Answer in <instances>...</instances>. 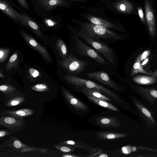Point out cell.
Instances as JSON below:
<instances>
[{
  "mask_svg": "<svg viewBox=\"0 0 157 157\" xmlns=\"http://www.w3.org/2000/svg\"><path fill=\"white\" fill-rule=\"evenodd\" d=\"M64 78L67 82L72 85L79 87H85L97 90L101 93H103L108 95L116 100L123 102V101L112 91L94 82L71 74L65 75Z\"/></svg>",
  "mask_w": 157,
  "mask_h": 157,
  "instance_id": "cell-1",
  "label": "cell"
},
{
  "mask_svg": "<svg viewBox=\"0 0 157 157\" xmlns=\"http://www.w3.org/2000/svg\"><path fill=\"white\" fill-rule=\"evenodd\" d=\"M113 6L120 13L136 15L137 3L135 4L128 0H120L114 3Z\"/></svg>",
  "mask_w": 157,
  "mask_h": 157,
  "instance_id": "cell-11",
  "label": "cell"
},
{
  "mask_svg": "<svg viewBox=\"0 0 157 157\" xmlns=\"http://www.w3.org/2000/svg\"><path fill=\"white\" fill-rule=\"evenodd\" d=\"M97 136L106 139H113L124 137L128 135L125 134L104 132L98 133Z\"/></svg>",
  "mask_w": 157,
  "mask_h": 157,
  "instance_id": "cell-26",
  "label": "cell"
},
{
  "mask_svg": "<svg viewBox=\"0 0 157 157\" xmlns=\"http://www.w3.org/2000/svg\"><path fill=\"white\" fill-rule=\"evenodd\" d=\"M9 50L8 49L1 48L0 50V61L2 63L4 61L7 56Z\"/></svg>",
  "mask_w": 157,
  "mask_h": 157,
  "instance_id": "cell-34",
  "label": "cell"
},
{
  "mask_svg": "<svg viewBox=\"0 0 157 157\" xmlns=\"http://www.w3.org/2000/svg\"><path fill=\"white\" fill-rule=\"evenodd\" d=\"M29 146L26 144L16 137L11 136H9V139L1 145L0 150L2 148L10 147L14 148L16 150L19 151L23 148Z\"/></svg>",
  "mask_w": 157,
  "mask_h": 157,
  "instance_id": "cell-15",
  "label": "cell"
},
{
  "mask_svg": "<svg viewBox=\"0 0 157 157\" xmlns=\"http://www.w3.org/2000/svg\"><path fill=\"white\" fill-rule=\"evenodd\" d=\"M80 90L85 94L93 96L105 101H110V99L102 94L100 92L85 87H79Z\"/></svg>",
  "mask_w": 157,
  "mask_h": 157,
  "instance_id": "cell-25",
  "label": "cell"
},
{
  "mask_svg": "<svg viewBox=\"0 0 157 157\" xmlns=\"http://www.w3.org/2000/svg\"><path fill=\"white\" fill-rule=\"evenodd\" d=\"M150 53L149 50H147L142 52L139 55L140 61L141 62H143L145 59L148 57Z\"/></svg>",
  "mask_w": 157,
  "mask_h": 157,
  "instance_id": "cell-35",
  "label": "cell"
},
{
  "mask_svg": "<svg viewBox=\"0 0 157 157\" xmlns=\"http://www.w3.org/2000/svg\"><path fill=\"white\" fill-rule=\"evenodd\" d=\"M26 124L25 119H21L9 116L0 117V125L7 128L11 132H19Z\"/></svg>",
  "mask_w": 157,
  "mask_h": 157,
  "instance_id": "cell-6",
  "label": "cell"
},
{
  "mask_svg": "<svg viewBox=\"0 0 157 157\" xmlns=\"http://www.w3.org/2000/svg\"><path fill=\"white\" fill-rule=\"evenodd\" d=\"M140 2L137 3L136 15L139 17L142 24L147 25L145 12H144Z\"/></svg>",
  "mask_w": 157,
  "mask_h": 157,
  "instance_id": "cell-28",
  "label": "cell"
},
{
  "mask_svg": "<svg viewBox=\"0 0 157 157\" xmlns=\"http://www.w3.org/2000/svg\"><path fill=\"white\" fill-rule=\"evenodd\" d=\"M57 49L63 59L67 56V50L64 42L61 40H58L56 42Z\"/></svg>",
  "mask_w": 157,
  "mask_h": 157,
  "instance_id": "cell-27",
  "label": "cell"
},
{
  "mask_svg": "<svg viewBox=\"0 0 157 157\" xmlns=\"http://www.w3.org/2000/svg\"><path fill=\"white\" fill-rule=\"evenodd\" d=\"M45 23L48 26H52L55 25L56 23L53 21L52 20L49 19H47L45 20Z\"/></svg>",
  "mask_w": 157,
  "mask_h": 157,
  "instance_id": "cell-39",
  "label": "cell"
},
{
  "mask_svg": "<svg viewBox=\"0 0 157 157\" xmlns=\"http://www.w3.org/2000/svg\"><path fill=\"white\" fill-rule=\"evenodd\" d=\"M34 151H39L44 153H46L47 152V150L44 148L31 147L30 146L24 148L19 150V151L23 153Z\"/></svg>",
  "mask_w": 157,
  "mask_h": 157,
  "instance_id": "cell-30",
  "label": "cell"
},
{
  "mask_svg": "<svg viewBox=\"0 0 157 157\" xmlns=\"http://www.w3.org/2000/svg\"><path fill=\"white\" fill-rule=\"evenodd\" d=\"M155 156L157 157V155H156V156Z\"/></svg>",
  "mask_w": 157,
  "mask_h": 157,
  "instance_id": "cell-45",
  "label": "cell"
},
{
  "mask_svg": "<svg viewBox=\"0 0 157 157\" xmlns=\"http://www.w3.org/2000/svg\"><path fill=\"white\" fill-rule=\"evenodd\" d=\"M25 100V97L22 94L16 91L12 95L5 97V105L6 107H12L18 105Z\"/></svg>",
  "mask_w": 157,
  "mask_h": 157,
  "instance_id": "cell-17",
  "label": "cell"
},
{
  "mask_svg": "<svg viewBox=\"0 0 157 157\" xmlns=\"http://www.w3.org/2000/svg\"><path fill=\"white\" fill-rule=\"evenodd\" d=\"M88 99L95 104L101 106L113 111H118V109L111 104L107 102L105 100L96 98L93 96L86 94Z\"/></svg>",
  "mask_w": 157,
  "mask_h": 157,
  "instance_id": "cell-24",
  "label": "cell"
},
{
  "mask_svg": "<svg viewBox=\"0 0 157 157\" xmlns=\"http://www.w3.org/2000/svg\"><path fill=\"white\" fill-rule=\"evenodd\" d=\"M34 113L33 110L28 109H23L18 110H7L1 112V115H9L16 118L24 119L27 117L32 115Z\"/></svg>",
  "mask_w": 157,
  "mask_h": 157,
  "instance_id": "cell-14",
  "label": "cell"
},
{
  "mask_svg": "<svg viewBox=\"0 0 157 157\" xmlns=\"http://www.w3.org/2000/svg\"><path fill=\"white\" fill-rule=\"evenodd\" d=\"M60 63L68 72L73 74H78L85 70L87 65L86 61L79 59L72 55L67 56Z\"/></svg>",
  "mask_w": 157,
  "mask_h": 157,
  "instance_id": "cell-5",
  "label": "cell"
},
{
  "mask_svg": "<svg viewBox=\"0 0 157 157\" xmlns=\"http://www.w3.org/2000/svg\"><path fill=\"white\" fill-rule=\"evenodd\" d=\"M147 25L151 36L155 37L157 30V6L154 0H144Z\"/></svg>",
  "mask_w": 157,
  "mask_h": 157,
  "instance_id": "cell-3",
  "label": "cell"
},
{
  "mask_svg": "<svg viewBox=\"0 0 157 157\" xmlns=\"http://www.w3.org/2000/svg\"><path fill=\"white\" fill-rule=\"evenodd\" d=\"M18 20L23 24L31 29L39 36L43 37L37 25L25 14L17 13Z\"/></svg>",
  "mask_w": 157,
  "mask_h": 157,
  "instance_id": "cell-16",
  "label": "cell"
},
{
  "mask_svg": "<svg viewBox=\"0 0 157 157\" xmlns=\"http://www.w3.org/2000/svg\"><path fill=\"white\" fill-rule=\"evenodd\" d=\"M29 72L30 75L34 78H36L39 75V72L33 68H31L29 69Z\"/></svg>",
  "mask_w": 157,
  "mask_h": 157,
  "instance_id": "cell-36",
  "label": "cell"
},
{
  "mask_svg": "<svg viewBox=\"0 0 157 157\" xmlns=\"http://www.w3.org/2000/svg\"><path fill=\"white\" fill-rule=\"evenodd\" d=\"M17 56L16 54H14L11 56L9 59L8 65H12L13 62H15L17 58Z\"/></svg>",
  "mask_w": 157,
  "mask_h": 157,
  "instance_id": "cell-38",
  "label": "cell"
},
{
  "mask_svg": "<svg viewBox=\"0 0 157 157\" xmlns=\"http://www.w3.org/2000/svg\"><path fill=\"white\" fill-rule=\"evenodd\" d=\"M21 33L24 40L32 48L38 52L46 60L48 61L51 60L50 55L45 48L25 32L21 31Z\"/></svg>",
  "mask_w": 157,
  "mask_h": 157,
  "instance_id": "cell-10",
  "label": "cell"
},
{
  "mask_svg": "<svg viewBox=\"0 0 157 157\" xmlns=\"http://www.w3.org/2000/svg\"><path fill=\"white\" fill-rule=\"evenodd\" d=\"M151 76L157 78V69L152 73Z\"/></svg>",
  "mask_w": 157,
  "mask_h": 157,
  "instance_id": "cell-42",
  "label": "cell"
},
{
  "mask_svg": "<svg viewBox=\"0 0 157 157\" xmlns=\"http://www.w3.org/2000/svg\"><path fill=\"white\" fill-rule=\"evenodd\" d=\"M82 26L83 30L97 38H121L120 35L102 26L85 22L82 23Z\"/></svg>",
  "mask_w": 157,
  "mask_h": 157,
  "instance_id": "cell-4",
  "label": "cell"
},
{
  "mask_svg": "<svg viewBox=\"0 0 157 157\" xmlns=\"http://www.w3.org/2000/svg\"><path fill=\"white\" fill-rule=\"evenodd\" d=\"M97 123L105 127L116 128L121 125L118 120L112 117L100 118L97 120Z\"/></svg>",
  "mask_w": 157,
  "mask_h": 157,
  "instance_id": "cell-21",
  "label": "cell"
},
{
  "mask_svg": "<svg viewBox=\"0 0 157 157\" xmlns=\"http://www.w3.org/2000/svg\"><path fill=\"white\" fill-rule=\"evenodd\" d=\"M108 155L106 154H102L99 156V157H108Z\"/></svg>",
  "mask_w": 157,
  "mask_h": 157,
  "instance_id": "cell-44",
  "label": "cell"
},
{
  "mask_svg": "<svg viewBox=\"0 0 157 157\" xmlns=\"http://www.w3.org/2000/svg\"><path fill=\"white\" fill-rule=\"evenodd\" d=\"M77 51L81 55L88 57L97 62L103 64H105V60L95 50L87 45L75 36Z\"/></svg>",
  "mask_w": 157,
  "mask_h": 157,
  "instance_id": "cell-7",
  "label": "cell"
},
{
  "mask_svg": "<svg viewBox=\"0 0 157 157\" xmlns=\"http://www.w3.org/2000/svg\"><path fill=\"white\" fill-rule=\"evenodd\" d=\"M132 101L140 113L148 128H153L157 123L151 111L136 98H133Z\"/></svg>",
  "mask_w": 157,
  "mask_h": 157,
  "instance_id": "cell-8",
  "label": "cell"
},
{
  "mask_svg": "<svg viewBox=\"0 0 157 157\" xmlns=\"http://www.w3.org/2000/svg\"><path fill=\"white\" fill-rule=\"evenodd\" d=\"M55 148L63 152H68L71 151V149L68 147L64 146L63 144H53Z\"/></svg>",
  "mask_w": 157,
  "mask_h": 157,
  "instance_id": "cell-33",
  "label": "cell"
},
{
  "mask_svg": "<svg viewBox=\"0 0 157 157\" xmlns=\"http://www.w3.org/2000/svg\"><path fill=\"white\" fill-rule=\"evenodd\" d=\"M86 75L89 78L97 80L104 85L116 90H120V87L115 82L113 81L106 73L98 71L87 73Z\"/></svg>",
  "mask_w": 157,
  "mask_h": 157,
  "instance_id": "cell-9",
  "label": "cell"
},
{
  "mask_svg": "<svg viewBox=\"0 0 157 157\" xmlns=\"http://www.w3.org/2000/svg\"><path fill=\"white\" fill-rule=\"evenodd\" d=\"M0 90L5 95V97L10 96L14 93L16 90L15 87L5 85L0 86Z\"/></svg>",
  "mask_w": 157,
  "mask_h": 157,
  "instance_id": "cell-29",
  "label": "cell"
},
{
  "mask_svg": "<svg viewBox=\"0 0 157 157\" xmlns=\"http://www.w3.org/2000/svg\"><path fill=\"white\" fill-rule=\"evenodd\" d=\"M62 93L66 101L76 109L78 110H85L87 109V107L85 104L76 98L65 89H62Z\"/></svg>",
  "mask_w": 157,
  "mask_h": 157,
  "instance_id": "cell-13",
  "label": "cell"
},
{
  "mask_svg": "<svg viewBox=\"0 0 157 157\" xmlns=\"http://www.w3.org/2000/svg\"><path fill=\"white\" fill-rule=\"evenodd\" d=\"M63 157H75L76 156H75L74 155H71L69 154H63L62 156Z\"/></svg>",
  "mask_w": 157,
  "mask_h": 157,
  "instance_id": "cell-43",
  "label": "cell"
},
{
  "mask_svg": "<svg viewBox=\"0 0 157 157\" xmlns=\"http://www.w3.org/2000/svg\"><path fill=\"white\" fill-rule=\"evenodd\" d=\"M132 79L137 84L145 85L152 84L157 81V78L145 75H137L133 77Z\"/></svg>",
  "mask_w": 157,
  "mask_h": 157,
  "instance_id": "cell-20",
  "label": "cell"
},
{
  "mask_svg": "<svg viewBox=\"0 0 157 157\" xmlns=\"http://www.w3.org/2000/svg\"><path fill=\"white\" fill-rule=\"evenodd\" d=\"M136 148L139 151L157 153V149L141 146L137 147Z\"/></svg>",
  "mask_w": 157,
  "mask_h": 157,
  "instance_id": "cell-32",
  "label": "cell"
},
{
  "mask_svg": "<svg viewBox=\"0 0 157 157\" xmlns=\"http://www.w3.org/2000/svg\"><path fill=\"white\" fill-rule=\"evenodd\" d=\"M137 90L140 95L152 105L157 100V89L137 87Z\"/></svg>",
  "mask_w": 157,
  "mask_h": 157,
  "instance_id": "cell-12",
  "label": "cell"
},
{
  "mask_svg": "<svg viewBox=\"0 0 157 157\" xmlns=\"http://www.w3.org/2000/svg\"><path fill=\"white\" fill-rule=\"evenodd\" d=\"M138 73H142L148 76H151L152 72L145 71L143 68L139 56L136 59L131 69V76H132Z\"/></svg>",
  "mask_w": 157,
  "mask_h": 157,
  "instance_id": "cell-22",
  "label": "cell"
},
{
  "mask_svg": "<svg viewBox=\"0 0 157 157\" xmlns=\"http://www.w3.org/2000/svg\"><path fill=\"white\" fill-rule=\"evenodd\" d=\"M149 59V58L147 57L146 59H145L144 60L143 62H141V64L142 66H144L145 65V64H146L148 61Z\"/></svg>",
  "mask_w": 157,
  "mask_h": 157,
  "instance_id": "cell-41",
  "label": "cell"
},
{
  "mask_svg": "<svg viewBox=\"0 0 157 157\" xmlns=\"http://www.w3.org/2000/svg\"><path fill=\"white\" fill-rule=\"evenodd\" d=\"M39 4L47 10H50L67 4L64 0H38Z\"/></svg>",
  "mask_w": 157,
  "mask_h": 157,
  "instance_id": "cell-19",
  "label": "cell"
},
{
  "mask_svg": "<svg viewBox=\"0 0 157 157\" xmlns=\"http://www.w3.org/2000/svg\"><path fill=\"white\" fill-rule=\"evenodd\" d=\"M87 18L93 24L102 26L107 28H113L119 30H122L119 27L105 19L90 15H88Z\"/></svg>",
  "mask_w": 157,
  "mask_h": 157,
  "instance_id": "cell-18",
  "label": "cell"
},
{
  "mask_svg": "<svg viewBox=\"0 0 157 157\" xmlns=\"http://www.w3.org/2000/svg\"><path fill=\"white\" fill-rule=\"evenodd\" d=\"M19 3L24 8L27 9L28 7L25 0H17Z\"/></svg>",
  "mask_w": 157,
  "mask_h": 157,
  "instance_id": "cell-40",
  "label": "cell"
},
{
  "mask_svg": "<svg viewBox=\"0 0 157 157\" xmlns=\"http://www.w3.org/2000/svg\"><path fill=\"white\" fill-rule=\"evenodd\" d=\"M12 133L8 130L6 129H0V138H1L4 136L11 135Z\"/></svg>",
  "mask_w": 157,
  "mask_h": 157,
  "instance_id": "cell-37",
  "label": "cell"
},
{
  "mask_svg": "<svg viewBox=\"0 0 157 157\" xmlns=\"http://www.w3.org/2000/svg\"><path fill=\"white\" fill-rule=\"evenodd\" d=\"M0 9L3 12L15 21L18 20L17 13L6 2L0 1Z\"/></svg>",
  "mask_w": 157,
  "mask_h": 157,
  "instance_id": "cell-23",
  "label": "cell"
},
{
  "mask_svg": "<svg viewBox=\"0 0 157 157\" xmlns=\"http://www.w3.org/2000/svg\"><path fill=\"white\" fill-rule=\"evenodd\" d=\"M31 89L33 90L39 92H45L49 89L48 86L44 84H36L32 87Z\"/></svg>",
  "mask_w": 157,
  "mask_h": 157,
  "instance_id": "cell-31",
  "label": "cell"
},
{
  "mask_svg": "<svg viewBox=\"0 0 157 157\" xmlns=\"http://www.w3.org/2000/svg\"><path fill=\"white\" fill-rule=\"evenodd\" d=\"M78 35L91 45L96 51L103 55L111 63L113 64V52L112 49L109 47L97 40V38L94 37L83 29L79 31Z\"/></svg>",
  "mask_w": 157,
  "mask_h": 157,
  "instance_id": "cell-2",
  "label": "cell"
}]
</instances>
